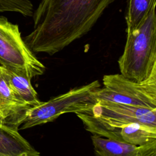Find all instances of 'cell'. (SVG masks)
I'll return each instance as SVG.
<instances>
[{
  "label": "cell",
  "instance_id": "obj_8",
  "mask_svg": "<svg viewBox=\"0 0 156 156\" xmlns=\"http://www.w3.org/2000/svg\"><path fill=\"white\" fill-rule=\"evenodd\" d=\"M30 107L20 101L13 93L0 65V124L18 130Z\"/></svg>",
  "mask_w": 156,
  "mask_h": 156
},
{
  "label": "cell",
  "instance_id": "obj_3",
  "mask_svg": "<svg viewBox=\"0 0 156 156\" xmlns=\"http://www.w3.org/2000/svg\"><path fill=\"white\" fill-rule=\"evenodd\" d=\"M100 87L99 82L94 80L30 108L21 129L54 121L66 113H90L97 103L94 93Z\"/></svg>",
  "mask_w": 156,
  "mask_h": 156
},
{
  "label": "cell",
  "instance_id": "obj_11",
  "mask_svg": "<svg viewBox=\"0 0 156 156\" xmlns=\"http://www.w3.org/2000/svg\"><path fill=\"white\" fill-rule=\"evenodd\" d=\"M91 139L96 156H137L139 146L94 134Z\"/></svg>",
  "mask_w": 156,
  "mask_h": 156
},
{
  "label": "cell",
  "instance_id": "obj_14",
  "mask_svg": "<svg viewBox=\"0 0 156 156\" xmlns=\"http://www.w3.org/2000/svg\"><path fill=\"white\" fill-rule=\"evenodd\" d=\"M137 156H156V141L139 146Z\"/></svg>",
  "mask_w": 156,
  "mask_h": 156
},
{
  "label": "cell",
  "instance_id": "obj_13",
  "mask_svg": "<svg viewBox=\"0 0 156 156\" xmlns=\"http://www.w3.org/2000/svg\"><path fill=\"white\" fill-rule=\"evenodd\" d=\"M34 6L30 0H0V12H12L32 16Z\"/></svg>",
  "mask_w": 156,
  "mask_h": 156
},
{
  "label": "cell",
  "instance_id": "obj_10",
  "mask_svg": "<svg viewBox=\"0 0 156 156\" xmlns=\"http://www.w3.org/2000/svg\"><path fill=\"white\" fill-rule=\"evenodd\" d=\"M4 68L10 88L20 101L30 107L41 102L31 84V79L26 74L4 66Z\"/></svg>",
  "mask_w": 156,
  "mask_h": 156
},
{
  "label": "cell",
  "instance_id": "obj_4",
  "mask_svg": "<svg viewBox=\"0 0 156 156\" xmlns=\"http://www.w3.org/2000/svg\"><path fill=\"white\" fill-rule=\"evenodd\" d=\"M103 87L94 93L97 102H110L156 109V72L147 80L137 82L121 74L104 75Z\"/></svg>",
  "mask_w": 156,
  "mask_h": 156
},
{
  "label": "cell",
  "instance_id": "obj_5",
  "mask_svg": "<svg viewBox=\"0 0 156 156\" xmlns=\"http://www.w3.org/2000/svg\"><path fill=\"white\" fill-rule=\"evenodd\" d=\"M0 65L26 74L31 79L42 75L44 65L21 37L18 24L0 16Z\"/></svg>",
  "mask_w": 156,
  "mask_h": 156
},
{
  "label": "cell",
  "instance_id": "obj_1",
  "mask_svg": "<svg viewBox=\"0 0 156 156\" xmlns=\"http://www.w3.org/2000/svg\"><path fill=\"white\" fill-rule=\"evenodd\" d=\"M115 0H40L23 38L34 53L52 55L87 34Z\"/></svg>",
  "mask_w": 156,
  "mask_h": 156
},
{
  "label": "cell",
  "instance_id": "obj_12",
  "mask_svg": "<svg viewBox=\"0 0 156 156\" xmlns=\"http://www.w3.org/2000/svg\"><path fill=\"white\" fill-rule=\"evenodd\" d=\"M156 0H129L125 16L126 34L135 30L143 21Z\"/></svg>",
  "mask_w": 156,
  "mask_h": 156
},
{
  "label": "cell",
  "instance_id": "obj_9",
  "mask_svg": "<svg viewBox=\"0 0 156 156\" xmlns=\"http://www.w3.org/2000/svg\"><path fill=\"white\" fill-rule=\"evenodd\" d=\"M1 156H40V154L18 132L0 124Z\"/></svg>",
  "mask_w": 156,
  "mask_h": 156
},
{
  "label": "cell",
  "instance_id": "obj_6",
  "mask_svg": "<svg viewBox=\"0 0 156 156\" xmlns=\"http://www.w3.org/2000/svg\"><path fill=\"white\" fill-rule=\"evenodd\" d=\"M82 114L93 122L109 127H120L132 122H139L156 127V109L99 101L90 113Z\"/></svg>",
  "mask_w": 156,
  "mask_h": 156
},
{
  "label": "cell",
  "instance_id": "obj_15",
  "mask_svg": "<svg viewBox=\"0 0 156 156\" xmlns=\"http://www.w3.org/2000/svg\"><path fill=\"white\" fill-rule=\"evenodd\" d=\"M0 156H1V155H0Z\"/></svg>",
  "mask_w": 156,
  "mask_h": 156
},
{
  "label": "cell",
  "instance_id": "obj_2",
  "mask_svg": "<svg viewBox=\"0 0 156 156\" xmlns=\"http://www.w3.org/2000/svg\"><path fill=\"white\" fill-rule=\"evenodd\" d=\"M154 4L133 31L126 34L122 54L118 60L120 74L137 82L156 72V15Z\"/></svg>",
  "mask_w": 156,
  "mask_h": 156
},
{
  "label": "cell",
  "instance_id": "obj_7",
  "mask_svg": "<svg viewBox=\"0 0 156 156\" xmlns=\"http://www.w3.org/2000/svg\"><path fill=\"white\" fill-rule=\"evenodd\" d=\"M79 118L87 130L93 134L113 139L136 146L156 141V127L139 122H132L120 127H109L93 122L83 116Z\"/></svg>",
  "mask_w": 156,
  "mask_h": 156
}]
</instances>
